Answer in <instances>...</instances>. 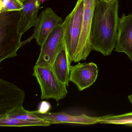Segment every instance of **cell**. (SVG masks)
<instances>
[{"mask_svg":"<svg viewBox=\"0 0 132 132\" xmlns=\"http://www.w3.org/2000/svg\"><path fill=\"white\" fill-rule=\"evenodd\" d=\"M33 75L40 85L41 99H54L58 102L66 97L67 86L59 80L51 65L35 64Z\"/></svg>","mask_w":132,"mask_h":132,"instance_id":"3957f363","label":"cell"},{"mask_svg":"<svg viewBox=\"0 0 132 132\" xmlns=\"http://www.w3.org/2000/svg\"><path fill=\"white\" fill-rule=\"evenodd\" d=\"M25 93L11 82L0 79V117L7 116L23 106Z\"/></svg>","mask_w":132,"mask_h":132,"instance_id":"52a82bcc","label":"cell"},{"mask_svg":"<svg viewBox=\"0 0 132 132\" xmlns=\"http://www.w3.org/2000/svg\"><path fill=\"white\" fill-rule=\"evenodd\" d=\"M51 125L50 122L47 120L34 122L13 118L7 116L0 117V126L1 127L48 126Z\"/></svg>","mask_w":132,"mask_h":132,"instance_id":"5bb4252c","label":"cell"},{"mask_svg":"<svg viewBox=\"0 0 132 132\" xmlns=\"http://www.w3.org/2000/svg\"><path fill=\"white\" fill-rule=\"evenodd\" d=\"M98 1L83 0L81 31L74 62L86 60L92 51L90 43V30L94 11Z\"/></svg>","mask_w":132,"mask_h":132,"instance_id":"5b68a950","label":"cell"},{"mask_svg":"<svg viewBox=\"0 0 132 132\" xmlns=\"http://www.w3.org/2000/svg\"><path fill=\"white\" fill-rule=\"evenodd\" d=\"M7 116L13 118L34 122H44L46 120L35 116L33 113V111L26 110L23 106L16 109Z\"/></svg>","mask_w":132,"mask_h":132,"instance_id":"2e32d148","label":"cell"},{"mask_svg":"<svg viewBox=\"0 0 132 132\" xmlns=\"http://www.w3.org/2000/svg\"><path fill=\"white\" fill-rule=\"evenodd\" d=\"M104 1H110V0H104Z\"/></svg>","mask_w":132,"mask_h":132,"instance_id":"44dd1931","label":"cell"},{"mask_svg":"<svg viewBox=\"0 0 132 132\" xmlns=\"http://www.w3.org/2000/svg\"><path fill=\"white\" fill-rule=\"evenodd\" d=\"M33 113L39 118L48 121L52 124L74 123L92 125L100 123L101 117H95L82 113L79 115H72L65 112L41 113L38 110L33 111Z\"/></svg>","mask_w":132,"mask_h":132,"instance_id":"30bf717a","label":"cell"},{"mask_svg":"<svg viewBox=\"0 0 132 132\" xmlns=\"http://www.w3.org/2000/svg\"><path fill=\"white\" fill-rule=\"evenodd\" d=\"M118 0H98L94 11L90 30L92 50L105 56L116 47L120 18Z\"/></svg>","mask_w":132,"mask_h":132,"instance_id":"6da1fadb","label":"cell"},{"mask_svg":"<svg viewBox=\"0 0 132 132\" xmlns=\"http://www.w3.org/2000/svg\"><path fill=\"white\" fill-rule=\"evenodd\" d=\"M40 2L41 0H26L23 2V7L20 11L19 22V32L22 35L36 26Z\"/></svg>","mask_w":132,"mask_h":132,"instance_id":"7c38bea8","label":"cell"},{"mask_svg":"<svg viewBox=\"0 0 132 132\" xmlns=\"http://www.w3.org/2000/svg\"><path fill=\"white\" fill-rule=\"evenodd\" d=\"M100 123L132 126V112L117 116L108 115L101 117Z\"/></svg>","mask_w":132,"mask_h":132,"instance_id":"9a60e30c","label":"cell"},{"mask_svg":"<svg viewBox=\"0 0 132 132\" xmlns=\"http://www.w3.org/2000/svg\"><path fill=\"white\" fill-rule=\"evenodd\" d=\"M71 65L65 47L58 54L51 66L56 77L67 87L69 85Z\"/></svg>","mask_w":132,"mask_h":132,"instance_id":"4fadbf2b","label":"cell"},{"mask_svg":"<svg viewBox=\"0 0 132 132\" xmlns=\"http://www.w3.org/2000/svg\"><path fill=\"white\" fill-rule=\"evenodd\" d=\"M115 51L125 53L132 61V14L120 18Z\"/></svg>","mask_w":132,"mask_h":132,"instance_id":"8fae6325","label":"cell"},{"mask_svg":"<svg viewBox=\"0 0 132 132\" xmlns=\"http://www.w3.org/2000/svg\"><path fill=\"white\" fill-rule=\"evenodd\" d=\"M128 98H129L130 102L132 104V94L128 96Z\"/></svg>","mask_w":132,"mask_h":132,"instance_id":"d6986e66","label":"cell"},{"mask_svg":"<svg viewBox=\"0 0 132 132\" xmlns=\"http://www.w3.org/2000/svg\"><path fill=\"white\" fill-rule=\"evenodd\" d=\"M98 72V67L95 63L79 62L70 66L69 81L74 83L79 91H82L95 82Z\"/></svg>","mask_w":132,"mask_h":132,"instance_id":"9c48e42d","label":"cell"},{"mask_svg":"<svg viewBox=\"0 0 132 132\" xmlns=\"http://www.w3.org/2000/svg\"><path fill=\"white\" fill-rule=\"evenodd\" d=\"M23 3L21 0H0V13L10 11H21Z\"/></svg>","mask_w":132,"mask_h":132,"instance_id":"e0dca14e","label":"cell"},{"mask_svg":"<svg viewBox=\"0 0 132 132\" xmlns=\"http://www.w3.org/2000/svg\"><path fill=\"white\" fill-rule=\"evenodd\" d=\"M20 11L0 13V62L14 58L22 45L19 31Z\"/></svg>","mask_w":132,"mask_h":132,"instance_id":"7a4b0ae2","label":"cell"},{"mask_svg":"<svg viewBox=\"0 0 132 132\" xmlns=\"http://www.w3.org/2000/svg\"><path fill=\"white\" fill-rule=\"evenodd\" d=\"M83 6V0H78L74 9L64 21L65 45L71 64L74 62L81 36Z\"/></svg>","mask_w":132,"mask_h":132,"instance_id":"277c9868","label":"cell"},{"mask_svg":"<svg viewBox=\"0 0 132 132\" xmlns=\"http://www.w3.org/2000/svg\"><path fill=\"white\" fill-rule=\"evenodd\" d=\"M110 1H114V0H110Z\"/></svg>","mask_w":132,"mask_h":132,"instance_id":"7402d4cb","label":"cell"},{"mask_svg":"<svg viewBox=\"0 0 132 132\" xmlns=\"http://www.w3.org/2000/svg\"><path fill=\"white\" fill-rule=\"evenodd\" d=\"M64 22L55 28L43 45L36 65H52L58 54L65 47Z\"/></svg>","mask_w":132,"mask_h":132,"instance_id":"8992f818","label":"cell"},{"mask_svg":"<svg viewBox=\"0 0 132 132\" xmlns=\"http://www.w3.org/2000/svg\"><path fill=\"white\" fill-rule=\"evenodd\" d=\"M62 18L57 15L50 7L43 10L40 14L33 35L25 43L33 39L41 47L53 30L63 23Z\"/></svg>","mask_w":132,"mask_h":132,"instance_id":"ba28073f","label":"cell"},{"mask_svg":"<svg viewBox=\"0 0 132 132\" xmlns=\"http://www.w3.org/2000/svg\"><path fill=\"white\" fill-rule=\"evenodd\" d=\"M22 2H24V1H25L26 0H21Z\"/></svg>","mask_w":132,"mask_h":132,"instance_id":"ffe728a7","label":"cell"},{"mask_svg":"<svg viewBox=\"0 0 132 132\" xmlns=\"http://www.w3.org/2000/svg\"><path fill=\"white\" fill-rule=\"evenodd\" d=\"M40 106V108L39 109V112L41 113L47 112V111L50 108V105L49 103L46 102H43L42 104Z\"/></svg>","mask_w":132,"mask_h":132,"instance_id":"ac0fdd59","label":"cell"}]
</instances>
